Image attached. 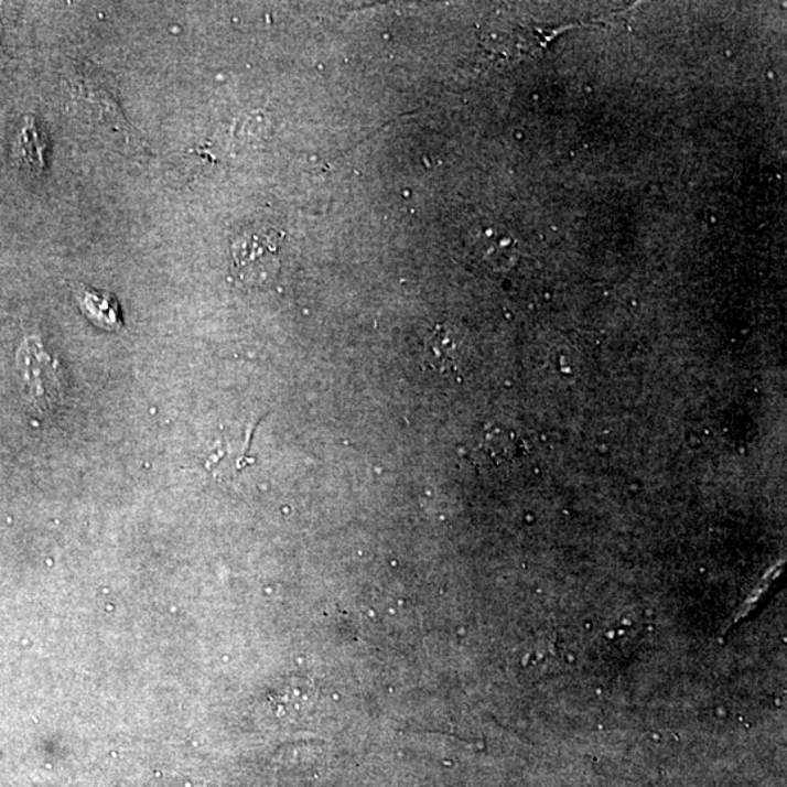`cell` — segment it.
<instances>
[{
	"mask_svg": "<svg viewBox=\"0 0 787 787\" xmlns=\"http://www.w3.org/2000/svg\"><path fill=\"white\" fill-rule=\"evenodd\" d=\"M75 297L80 311L90 323L107 332H119L123 327V314L119 301L111 293L80 287Z\"/></svg>",
	"mask_w": 787,
	"mask_h": 787,
	"instance_id": "obj_4",
	"label": "cell"
},
{
	"mask_svg": "<svg viewBox=\"0 0 787 787\" xmlns=\"http://www.w3.org/2000/svg\"><path fill=\"white\" fill-rule=\"evenodd\" d=\"M17 368L22 391L31 409L47 414L61 401L62 386L57 362L43 349L39 338L29 337L17 352Z\"/></svg>",
	"mask_w": 787,
	"mask_h": 787,
	"instance_id": "obj_3",
	"label": "cell"
},
{
	"mask_svg": "<svg viewBox=\"0 0 787 787\" xmlns=\"http://www.w3.org/2000/svg\"><path fill=\"white\" fill-rule=\"evenodd\" d=\"M427 360L432 368L442 373H456L461 356L451 334L443 327H438L427 343Z\"/></svg>",
	"mask_w": 787,
	"mask_h": 787,
	"instance_id": "obj_6",
	"label": "cell"
},
{
	"mask_svg": "<svg viewBox=\"0 0 787 787\" xmlns=\"http://www.w3.org/2000/svg\"><path fill=\"white\" fill-rule=\"evenodd\" d=\"M93 63H78L69 76L76 111L98 129L111 131L128 147H136L134 130L121 112L110 80Z\"/></svg>",
	"mask_w": 787,
	"mask_h": 787,
	"instance_id": "obj_1",
	"label": "cell"
},
{
	"mask_svg": "<svg viewBox=\"0 0 787 787\" xmlns=\"http://www.w3.org/2000/svg\"><path fill=\"white\" fill-rule=\"evenodd\" d=\"M284 235L274 228H251L230 246L233 271L250 287L273 282L280 269V244Z\"/></svg>",
	"mask_w": 787,
	"mask_h": 787,
	"instance_id": "obj_2",
	"label": "cell"
},
{
	"mask_svg": "<svg viewBox=\"0 0 787 787\" xmlns=\"http://www.w3.org/2000/svg\"><path fill=\"white\" fill-rule=\"evenodd\" d=\"M45 148H47V143H45L43 134L40 133L34 117L25 116L17 138L15 153L18 162L30 174L43 175L45 170Z\"/></svg>",
	"mask_w": 787,
	"mask_h": 787,
	"instance_id": "obj_5",
	"label": "cell"
}]
</instances>
